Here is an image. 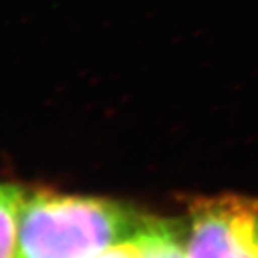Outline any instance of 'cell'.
Returning a JSON list of instances; mask_svg holds the SVG:
<instances>
[{
    "label": "cell",
    "instance_id": "1",
    "mask_svg": "<svg viewBox=\"0 0 258 258\" xmlns=\"http://www.w3.org/2000/svg\"><path fill=\"white\" fill-rule=\"evenodd\" d=\"M145 212L126 202L39 188L27 191L21 258H95L131 238Z\"/></svg>",
    "mask_w": 258,
    "mask_h": 258
},
{
    "label": "cell",
    "instance_id": "2",
    "mask_svg": "<svg viewBox=\"0 0 258 258\" xmlns=\"http://www.w3.org/2000/svg\"><path fill=\"white\" fill-rule=\"evenodd\" d=\"M187 229L188 258H258V198H195Z\"/></svg>",
    "mask_w": 258,
    "mask_h": 258
},
{
    "label": "cell",
    "instance_id": "3",
    "mask_svg": "<svg viewBox=\"0 0 258 258\" xmlns=\"http://www.w3.org/2000/svg\"><path fill=\"white\" fill-rule=\"evenodd\" d=\"M187 219L145 213L134 233V258H188Z\"/></svg>",
    "mask_w": 258,
    "mask_h": 258
},
{
    "label": "cell",
    "instance_id": "4",
    "mask_svg": "<svg viewBox=\"0 0 258 258\" xmlns=\"http://www.w3.org/2000/svg\"><path fill=\"white\" fill-rule=\"evenodd\" d=\"M27 191L0 183V258H21V216Z\"/></svg>",
    "mask_w": 258,
    "mask_h": 258
},
{
    "label": "cell",
    "instance_id": "5",
    "mask_svg": "<svg viewBox=\"0 0 258 258\" xmlns=\"http://www.w3.org/2000/svg\"><path fill=\"white\" fill-rule=\"evenodd\" d=\"M95 258H134V235L127 241L103 252Z\"/></svg>",
    "mask_w": 258,
    "mask_h": 258
}]
</instances>
